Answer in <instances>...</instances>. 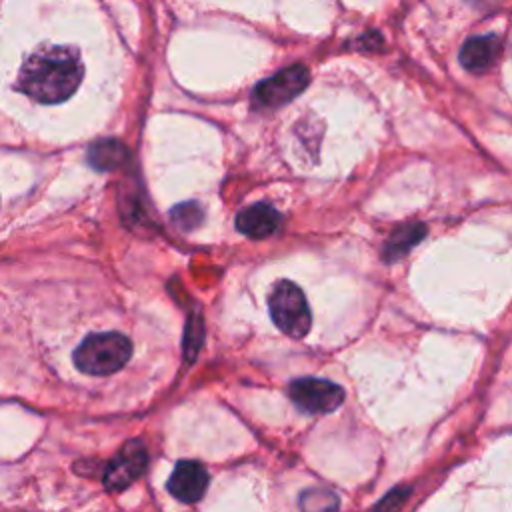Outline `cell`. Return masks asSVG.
<instances>
[{
    "label": "cell",
    "mask_w": 512,
    "mask_h": 512,
    "mask_svg": "<svg viewBox=\"0 0 512 512\" xmlns=\"http://www.w3.org/2000/svg\"><path fill=\"white\" fill-rule=\"evenodd\" d=\"M84 66L70 46H46L30 54L18 74V88L42 104H58L74 94Z\"/></svg>",
    "instance_id": "6da1fadb"
},
{
    "label": "cell",
    "mask_w": 512,
    "mask_h": 512,
    "mask_svg": "<svg viewBox=\"0 0 512 512\" xmlns=\"http://www.w3.org/2000/svg\"><path fill=\"white\" fill-rule=\"evenodd\" d=\"M132 356V342L120 332L90 334L74 350V366L90 376L118 372Z\"/></svg>",
    "instance_id": "7a4b0ae2"
},
{
    "label": "cell",
    "mask_w": 512,
    "mask_h": 512,
    "mask_svg": "<svg viewBox=\"0 0 512 512\" xmlns=\"http://www.w3.org/2000/svg\"><path fill=\"white\" fill-rule=\"evenodd\" d=\"M268 308L274 324L290 338H302L308 334L312 314L304 292L290 280H280L270 296Z\"/></svg>",
    "instance_id": "3957f363"
},
{
    "label": "cell",
    "mask_w": 512,
    "mask_h": 512,
    "mask_svg": "<svg viewBox=\"0 0 512 512\" xmlns=\"http://www.w3.org/2000/svg\"><path fill=\"white\" fill-rule=\"evenodd\" d=\"M292 402L310 414H328L344 402V390L324 378H298L288 388Z\"/></svg>",
    "instance_id": "277c9868"
},
{
    "label": "cell",
    "mask_w": 512,
    "mask_h": 512,
    "mask_svg": "<svg viewBox=\"0 0 512 512\" xmlns=\"http://www.w3.org/2000/svg\"><path fill=\"white\" fill-rule=\"evenodd\" d=\"M148 466V452L140 442H126L118 454L106 464L102 484L110 492H118L134 484Z\"/></svg>",
    "instance_id": "5b68a950"
},
{
    "label": "cell",
    "mask_w": 512,
    "mask_h": 512,
    "mask_svg": "<svg viewBox=\"0 0 512 512\" xmlns=\"http://www.w3.org/2000/svg\"><path fill=\"white\" fill-rule=\"evenodd\" d=\"M308 84V70L300 64L280 70L262 80L254 90V100L262 106H280L296 98Z\"/></svg>",
    "instance_id": "8992f818"
},
{
    "label": "cell",
    "mask_w": 512,
    "mask_h": 512,
    "mask_svg": "<svg viewBox=\"0 0 512 512\" xmlns=\"http://www.w3.org/2000/svg\"><path fill=\"white\" fill-rule=\"evenodd\" d=\"M208 470L204 464L196 460H180L176 462L170 478H168V492L186 504L198 502L208 488Z\"/></svg>",
    "instance_id": "52a82bcc"
},
{
    "label": "cell",
    "mask_w": 512,
    "mask_h": 512,
    "mask_svg": "<svg viewBox=\"0 0 512 512\" xmlns=\"http://www.w3.org/2000/svg\"><path fill=\"white\" fill-rule=\"evenodd\" d=\"M280 224V214L274 206L266 204V202H258L252 204L248 208H244L238 216H236V228L250 236V238H264L270 236Z\"/></svg>",
    "instance_id": "ba28073f"
},
{
    "label": "cell",
    "mask_w": 512,
    "mask_h": 512,
    "mask_svg": "<svg viewBox=\"0 0 512 512\" xmlns=\"http://www.w3.org/2000/svg\"><path fill=\"white\" fill-rule=\"evenodd\" d=\"M498 54L500 40L496 36H474L460 48V62L470 72H484L496 62Z\"/></svg>",
    "instance_id": "9c48e42d"
},
{
    "label": "cell",
    "mask_w": 512,
    "mask_h": 512,
    "mask_svg": "<svg viewBox=\"0 0 512 512\" xmlns=\"http://www.w3.org/2000/svg\"><path fill=\"white\" fill-rule=\"evenodd\" d=\"M126 160H128V150L118 140H102L88 150V162L96 170H114V168H120Z\"/></svg>",
    "instance_id": "30bf717a"
},
{
    "label": "cell",
    "mask_w": 512,
    "mask_h": 512,
    "mask_svg": "<svg viewBox=\"0 0 512 512\" xmlns=\"http://www.w3.org/2000/svg\"><path fill=\"white\" fill-rule=\"evenodd\" d=\"M426 234V226L422 224H408V226H402L398 228L390 238L388 242L384 244V250H382V258L392 262L400 256H404L414 244H418Z\"/></svg>",
    "instance_id": "8fae6325"
},
{
    "label": "cell",
    "mask_w": 512,
    "mask_h": 512,
    "mask_svg": "<svg viewBox=\"0 0 512 512\" xmlns=\"http://www.w3.org/2000/svg\"><path fill=\"white\" fill-rule=\"evenodd\" d=\"M338 498L334 492L324 488L304 490L300 496V512H336Z\"/></svg>",
    "instance_id": "7c38bea8"
},
{
    "label": "cell",
    "mask_w": 512,
    "mask_h": 512,
    "mask_svg": "<svg viewBox=\"0 0 512 512\" xmlns=\"http://www.w3.org/2000/svg\"><path fill=\"white\" fill-rule=\"evenodd\" d=\"M172 220L182 230H192L202 222V208L196 202H186L176 208H172Z\"/></svg>",
    "instance_id": "4fadbf2b"
},
{
    "label": "cell",
    "mask_w": 512,
    "mask_h": 512,
    "mask_svg": "<svg viewBox=\"0 0 512 512\" xmlns=\"http://www.w3.org/2000/svg\"><path fill=\"white\" fill-rule=\"evenodd\" d=\"M200 344H202V322H198L196 318H190L188 330H186V340H184V350L190 360L194 358Z\"/></svg>",
    "instance_id": "5bb4252c"
},
{
    "label": "cell",
    "mask_w": 512,
    "mask_h": 512,
    "mask_svg": "<svg viewBox=\"0 0 512 512\" xmlns=\"http://www.w3.org/2000/svg\"><path fill=\"white\" fill-rule=\"evenodd\" d=\"M406 494H408V490H394V492H390V494L384 496V500L378 504L376 512H394V510L404 502Z\"/></svg>",
    "instance_id": "9a60e30c"
}]
</instances>
